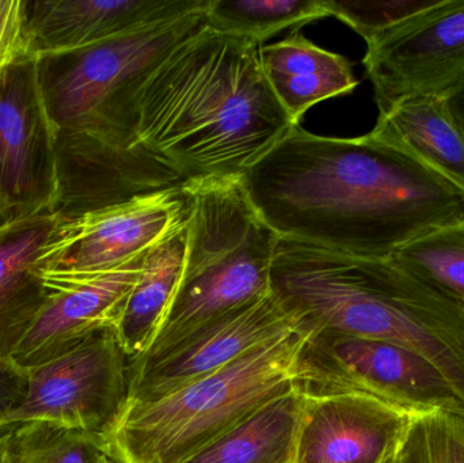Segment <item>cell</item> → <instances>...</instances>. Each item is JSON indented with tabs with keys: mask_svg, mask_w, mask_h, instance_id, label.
<instances>
[{
	"mask_svg": "<svg viewBox=\"0 0 464 463\" xmlns=\"http://www.w3.org/2000/svg\"><path fill=\"white\" fill-rule=\"evenodd\" d=\"M278 236L364 258H392L464 220V193L394 147L295 125L242 177Z\"/></svg>",
	"mask_w": 464,
	"mask_h": 463,
	"instance_id": "cell-1",
	"label": "cell"
},
{
	"mask_svg": "<svg viewBox=\"0 0 464 463\" xmlns=\"http://www.w3.org/2000/svg\"><path fill=\"white\" fill-rule=\"evenodd\" d=\"M207 10L37 57L41 92L57 130L53 214L60 219L187 185L141 144L139 97L171 51L207 26Z\"/></svg>",
	"mask_w": 464,
	"mask_h": 463,
	"instance_id": "cell-2",
	"label": "cell"
},
{
	"mask_svg": "<svg viewBox=\"0 0 464 463\" xmlns=\"http://www.w3.org/2000/svg\"><path fill=\"white\" fill-rule=\"evenodd\" d=\"M262 46L207 24L141 87V144L187 184L242 178L296 125L267 82Z\"/></svg>",
	"mask_w": 464,
	"mask_h": 463,
	"instance_id": "cell-3",
	"label": "cell"
},
{
	"mask_svg": "<svg viewBox=\"0 0 464 463\" xmlns=\"http://www.w3.org/2000/svg\"><path fill=\"white\" fill-rule=\"evenodd\" d=\"M270 291L310 331L400 345L430 362L464 402V312L392 258L278 238Z\"/></svg>",
	"mask_w": 464,
	"mask_h": 463,
	"instance_id": "cell-4",
	"label": "cell"
},
{
	"mask_svg": "<svg viewBox=\"0 0 464 463\" xmlns=\"http://www.w3.org/2000/svg\"><path fill=\"white\" fill-rule=\"evenodd\" d=\"M308 329L262 345L219 371L150 401H127L101 435L114 463H182L270 402L296 391Z\"/></svg>",
	"mask_w": 464,
	"mask_h": 463,
	"instance_id": "cell-5",
	"label": "cell"
},
{
	"mask_svg": "<svg viewBox=\"0 0 464 463\" xmlns=\"http://www.w3.org/2000/svg\"><path fill=\"white\" fill-rule=\"evenodd\" d=\"M184 188L190 203L184 271L151 347L135 362L166 352L193 332L270 294L280 236L248 200L242 178Z\"/></svg>",
	"mask_w": 464,
	"mask_h": 463,
	"instance_id": "cell-6",
	"label": "cell"
},
{
	"mask_svg": "<svg viewBox=\"0 0 464 463\" xmlns=\"http://www.w3.org/2000/svg\"><path fill=\"white\" fill-rule=\"evenodd\" d=\"M296 391L304 396L367 394L417 413L464 418V402L421 356L400 345L308 331L297 359Z\"/></svg>",
	"mask_w": 464,
	"mask_h": 463,
	"instance_id": "cell-7",
	"label": "cell"
},
{
	"mask_svg": "<svg viewBox=\"0 0 464 463\" xmlns=\"http://www.w3.org/2000/svg\"><path fill=\"white\" fill-rule=\"evenodd\" d=\"M130 381V359L113 329H103L27 370L26 397L0 421V429L41 420L102 435L127 402Z\"/></svg>",
	"mask_w": 464,
	"mask_h": 463,
	"instance_id": "cell-8",
	"label": "cell"
},
{
	"mask_svg": "<svg viewBox=\"0 0 464 463\" xmlns=\"http://www.w3.org/2000/svg\"><path fill=\"white\" fill-rule=\"evenodd\" d=\"M367 45L379 113L406 98L450 100L464 89V0H438Z\"/></svg>",
	"mask_w": 464,
	"mask_h": 463,
	"instance_id": "cell-9",
	"label": "cell"
},
{
	"mask_svg": "<svg viewBox=\"0 0 464 463\" xmlns=\"http://www.w3.org/2000/svg\"><path fill=\"white\" fill-rule=\"evenodd\" d=\"M57 130L33 54L0 71V211L5 222L53 212Z\"/></svg>",
	"mask_w": 464,
	"mask_h": 463,
	"instance_id": "cell-10",
	"label": "cell"
},
{
	"mask_svg": "<svg viewBox=\"0 0 464 463\" xmlns=\"http://www.w3.org/2000/svg\"><path fill=\"white\" fill-rule=\"evenodd\" d=\"M185 188L138 196L62 220L41 255L43 274H94L130 263L189 219Z\"/></svg>",
	"mask_w": 464,
	"mask_h": 463,
	"instance_id": "cell-11",
	"label": "cell"
},
{
	"mask_svg": "<svg viewBox=\"0 0 464 463\" xmlns=\"http://www.w3.org/2000/svg\"><path fill=\"white\" fill-rule=\"evenodd\" d=\"M303 328L270 291L193 332L166 352L132 362L127 401L160 399Z\"/></svg>",
	"mask_w": 464,
	"mask_h": 463,
	"instance_id": "cell-12",
	"label": "cell"
},
{
	"mask_svg": "<svg viewBox=\"0 0 464 463\" xmlns=\"http://www.w3.org/2000/svg\"><path fill=\"white\" fill-rule=\"evenodd\" d=\"M146 255L94 274L40 272L48 299L11 361L21 369H33L59 358L97 332L114 329Z\"/></svg>",
	"mask_w": 464,
	"mask_h": 463,
	"instance_id": "cell-13",
	"label": "cell"
},
{
	"mask_svg": "<svg viewBox=\"0 0 464 463\" xmlns=\"http://www.w3.org/2000/svg\"><path fill=\"white\" fill-rule=\"evenodd\" d=\"M302 396L294 463H383L425 415L367 394Z\"/></svg>",
	"mask_w": 464,
	"mask_h": 463,
	"instance_id": "cell-14",
	"label": "cell"
},
{
	"mask_svg": "<svg viewBox=\"0 0 464 463\" xmlns=\"http://www.w3.org/2000/svg\"><path fill=\"white\" fill-rule=\"evenodd\" d=\"M211 0H37L27 2L35 57L86 48L207 8Z\"/></svg>",
	"mask_w": 464,
	"mask_h": 463,
	"instance_id": "cell-15",
	"label": "cell"
},
{
	"mask_svg": "<svg viewBox=\"0 0 464 463\" xmlns=\"http://www.w3.org/2000/svg\"><path fill=\"white\" fill-rule=\"evenodd\" d=\"M62 220L44 212L0 225V359L11 361L45 306L38 264Z\"/></svg>",
	"mask_w": 464,
	"mask_h": 463,
	"instance_id": "cell-16",
	"label": "cell"
},
{
	"mask_svg": "<svg viewBox=\"0 0 464 463\" xmlns=\"http://www.w3.org/2000/svg\"><path fill=\"white\" fill-rule=\"evenodd\" d=\"M368 135L394 147L464 193V128L449 100L411 97L379 113Z\"/></svg>",
	"mask_w": 464,
	"mask_h": 463,
	"instance_id": "cell-17",
	"label": "cell"
},
{
	"mask_svg": "<svg viewBox=\"0 0 464 463\" xmlns=\"http://www.w3.org/2000/svg\"><path fill=\"white\" fill-rule=\"evenodd\" d=\"M261 57L273 92L296 125L316 103L349 94L359 84L346 57L319 48L300 33L262 46Z\"/></svg>",
	"mask_w": 464,
	"mask_h": 463,
	"instance_id": "cell-18",
	"label": "cell"
},
{
	"mask_svg": "<svg viewBox=\"0 0 464 463\" xmlns=\"http://www.w3.org/2000/svg\"><path fill=\"white\" fill-rule=\"evenodd\" d=\"M187 241L188 222L144 257L140 275L113 329L130 362L140 359L157 336L181 280Z\"/></svg>",
	"mask_w": 464,
	"mask_h": 463,
	"instance_id": "cell-19",
	"label": "cell"
},
{
	"mask_svg": "<svg viewBox=\"0 0 464 463\" xmlns=\"http://www.w3.org/2000/svg\"><path fill=\"white\" fill-rule=\"evenodd\" d=\"M303 396L291 391L182 463H286L294 459Z\"/></svg>",
	"mask_w": 464,
	"mask_h": 463,
	"instance_id": "cell-20",
	"label": "cell"
},
{
	"mask_svg": "<svg viewBox=\"0 0 464 463\" xmlns=\"http://www.w3.org/2000/svg\"><path fill=\"white\" fill-rule=\"evenodd\" d=\"M327 16H333L330 0H211L207 24L264 45L281 30H297Z\"/></svg>",
	"mask_w": 464,
	"mask_h": 463,
	"instance_id": "cell-21",
	"label": "cell"
},
{
	"mask_svg": "<svg viewBox=\"0 0 464 463\" xmlns=\"http://www.w3.org/2000/svg\"><path fill=\"white\" fill-rule=\"evenodd\" d=\"M5 463L114 462L101 435L34 420L5 429Z\"/></svg>",
	"mask_w": 464,
	"mask_h": 463,
	"instance_id": "cell-22",
	"label": "cell"
},
{
	"mask_svg": "<svg viewBox=\"0 0 464 463\" xmlns=\"http://www.w3.org/2000/svg\"><path fill=\"white\" fill-rule=\"evenodd\" d=\"M392 258L458 301L464 298V220L411 242Z\"/></svg>",
	"mask_w": 464,
	"mask_h": 463,
	"instance_id": "cell-23",
	"label": "cell"
},
{
	"mask_svg": "<svg viewBox=\"0 0 464 463\" xmlns=\"http://www.w3.org/2000/svg\"><path fill=\"white\" fill-rule=\"evenodd\" d=\"M402 463H464V418L446 412L420 416L406 432Z\"/></svg>",
	"mask_w": 464,
	"mask_h": 463,
	"instance_id": "cell-24",
	"label": "cell"
},
{
	"mask_svg": "<svg viewBox=\"0 0 464 463\" xmlns=\"http://www.w3.org/2000/svg\"><path fill=\"white\" fill-rule=\"evenodd\" d=\"M436 2L438 0H330V5L333 16L352 27L368 43L411 16L432 7Z\"/></svg>",
	"mask_w": 464,
	"mask_h": 463,
	"instance_id": "cell-25",
	"label": "cell"
},
{
	"mask_svg": "<svg viewBox=\"0 0 464 463\" xmlns=\"http://www.w3.org/2000/svg\"><path fill=\"white\" fill-rule=\"evenodd\" d=\"M27 54V0H0V70Z\"/></svg>",
	"mask_w": 464,
	"mask_h": 463,
	"instance_id": "cell-26",
	"label": "cell"
},
{
	"mask_svg": "<svg viewBox=\"0 0 464 463\" xmlns=\"http://www.w3.org/2000/svg\"><path fill=\"white\" fill-rule=\"evenodd\" d=\"M26 394L27 370L0 359V421L24 402Z\"/></svg>",
	"mask_w": 464,
	"mask_h": 463,
	"instance_id": "cell-27",
	"label": "cell"
},
{
	"mask_svg": "<svg viewBox=\"0 0 464 463\" xmlns=\"http://www.w3.org/2000/svg\"><path fill=\"white\" fill-rule=\"evenodd\" d=\"M449 102L455 116H457V119L459 120L460 124L464 128V89L462 92H458V94L452 95Z\"/></svg>",
	"mask_w": 464,
	"mask_h": 463,
	"instance_id": "cell-28",
	"label": "cell"
},
{
	"mask_svg": "<svg viewBox=\"0 0 464 463\" xmlns=\"http://www.w3.org/2000/svg\"><path fill=\"white\" fill-rule=\"evenodd\" d=\"M405 437H403L402 440H401V442L398 443L397 446H395L394 450H392V453L389 454V457H387V458L384 459L383 463H402V458H401V450H402V443L403 439H405Z\"/></svg>",
	"mask_w": 464,
	"mask_h": 463,
	"instance_id": "cell-29",
	"label": "cell"
},
{
	"mask_svg": "<svg viewBox=\"0 0 464 463\" xmlns=\"http://www.w3.org/2000/svg\"><path fill=\"white\" fill-rule=\"evenodd\" d=\"M0 463H5V429H0Z\"/></svg>",
	"mask_w": 464,
	"mask_h": 463,
	"instance_id": "cell-30",
	"label": "cell"
},
{
	"mask_svg": "<svg viewBox=\"0 0 464 463\" xmlns=\"http://www.w3.org/2000/svg\"><path fill=\"white\" fill-rule=\"evenodd\" d=\"M0 71H2V70H0ZM3 223H5V219H3L2 211H0V225H3Z\"/></svg>",
	"mask_w": 464,
	"mask_h": 463,
	"instance_id": "cell-31",
	"label": "cell"
},
{
	"mask_svg": "<svg viewBox=\"0 0 464 463\" xmlns=\"http://www.w3.org/2000/svg\"><path fill=\"white\" fill-rule=\"evenodd\" d=\"M460 304H462V307H463V312H464V298L463 299H460Z\"/></svg>",
	"mask_w": 464,
	"mask_h": 463,
	"instance_id": "cell-32",
	"label": "cell"
},
{
	"mask_svg": "<svg viewBox=\"0 0 464 463\" xmlns=\"http://www.w3.org/2000/svg\"><path fill=\"white\" fill-rule=\"evenodd\" d=\"M286 463H294V459H291V461L286 462Z\"/></svg>",
	"mask_w": 464,
	"mask_h": 463,
	"instance_id": "cell-33",
	"label": "cell"
}]
</instances>
